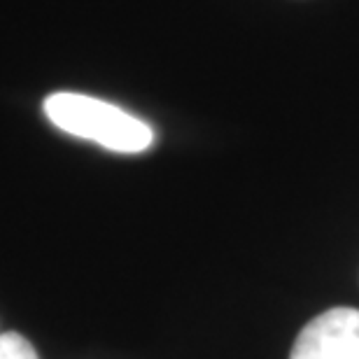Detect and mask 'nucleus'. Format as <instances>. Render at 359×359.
I'll return each mask as SVG.
<instances>
[{"mask_svg": "<svg viewBox=\"0 0 359 359\" xmlns=\"http://www.w3.org/2000/svg\"><path fill=\"white\" fill-rule=\"evenodd\" d=\"M47 119L63 133L96 142L119 154H140L154 145V128L107 100L75 91L49 93L42 103Z\"/></svg>", "mask_w": 359, "mask_h": 359, "instance_id": "1", "label": "nucleus"}, {"mask_svg": "<svg viewBox=\"0 0 359 359\" xmlns=\"http://www.w3.org/2000/svg\"><path fill=\"white\" fill-rule=\"evenodd\" d=\"M290 359H359V308L336 306L301 329Z\"/></svg>", "mask_w": 359, "mask_h": 359, "instance_id": "2", "label": "nucleus"}, {"mask_svg": "<svg viewBox=\"0 0 359 359\" xmlns=\"http://www.w3.org/2000/svg\"><path fill=\"white\" fill-rule=\"evenodd\" d=\"M0 359H38V353L21 334H0Z\"/></svg>", "mask_w": 359, "mask_h": 359, "instance_id": "3", "label": "nucleus"}]
</instances>
